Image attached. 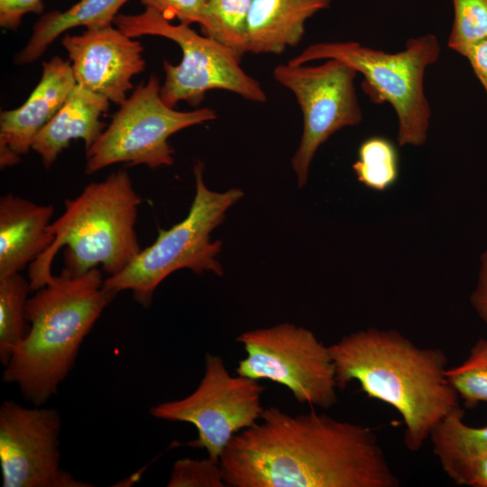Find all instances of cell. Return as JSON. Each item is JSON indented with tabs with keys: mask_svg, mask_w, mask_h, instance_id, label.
Listing matches in <instances>:
<instances>
[{
	"mask_svg": "<svg viewBox=\"0 0 487 487\" xmlns=\"http://www.w3.org/2000/svg\"><path fill=\"white\" fill-rule=\"evenodd\" d=\"M231 487H398L375 434L311 411L264 409L260 421L230 440L220 457Z\"/></svg>",
	"mask_w": 487,
	"mask_h": 487,
	"instance_id": "obj_1",
	"label": "cell"
},
{
	"mask_svg": "<svg viewBox=\"0 0 487 487\" xmlns=\"http://www.w3.org/2000/svg\"><path fill=\"white\" fill-rule=\"evenodd\" d=\"M328 348L337 389L357 381L369 398L395 409L410 451L419 450L436 426L460 407L439 348L419 347L396 330L377 328L351 333Z\"/></svg>",
	"mask_w": 487,
	"mask_h": 487,
	"instance_id": "obj_2",
	"label": "cell"
},
{
	"mask_svg": "<svg viewBox=\"0 0 487 487\" xmlns=\"http://www.w3.org/2000/svg\"><path fill=\"white\" fill-rule=\"evenodd\" d=\"M104 280L97 268L78 276L62 271L27 299L28 333L2 374L25 400L42 406L57 394L84 339L116 296Z\"/></svg>",
	"mask_w": 487,
	"mask_h": 487,
	"instance_id": "obj_3",
	"label": "cell"
},
{
	"mask_svg": "<svg viewBox=\"0 0 487 487\" xmlns=\"http://www.w3.org/2000/svg\"><path fill=\"white\" fill-rule=\"evenodd\" d=\"M141 202L124 170L88 184L75 198L66 199L64 213L49 225L52 244L30 264L31 290L52 281L51 264L63 246V271L72 276L98 265L109 276L124 271L142 251L135 232Z\"/></svg>",
	"mask_w": 487,
	"mask_h": 487,
	"instance_id": "obj_4",
	"label": "cell"
},
{
	"mask_svg": "<svg viewBox=\"0 0 487 487\" xmlns=\"http://www.w3.org/2000/svg\"><path fill=\"white\" fill-rule=\"evenodd\" d=\"M440 52L438 39L429 33L409 39L404 50L393 53L357 41L315 43L288 63L335 59L348 64L363 75V91L372 103H388L394 109L399 145L420 146L427 142L431 118L425 73L437 61Z\"/></svg>",
	"mask_w": 487,
	"mask_h": 487,
	"instance_id": "obj_5",
	"label": "cell"
},
{
	"mask_svg": "<svg viewBox=\"0 0 487 487\" xmlns=\"http://www.w3.org/2000/svg\"><path fill=\"white\" fill-rule=\"evenodd\" d=\"M203 168L200 161L194 165L196 193L186 218L168 230L160 228L152 244L142 250L124 271L104 280L106 289L115 294L131 290L137 303L149 308L159 284L178 270L223 275L216 259L222 243L211 242L210 234L224 222L226 211L244 192L239 188L210 190L203 179Z\"/></svg>",
	"mask_w": 487,
	"mask_h": 487,
	"instance_id": "obj_6",
	"label": "cell"
},
{
	"mask_svg": "<svg viewBox=\"0 0 487 487\" xmlns=\"http://www.w3.org/2000/svg\"><path fill=\"white\" fill-rule=\"evenodd\" d=\"M132 38L155 35L175 41L182 51L179 64L163 61L165 80L161 97L174 108L180 101L196 106L213 89L231 91L242 97L264 103L267 96L260 83L240 66L242 59L222 43L192 30L189 25L172 24L150 8L138 14H118L114 22Z\"/></svg>",
	"mask_w": 487,
	"mask_h": 487,
	"instance_id": "obj_7",
	"label": "cell"
},
{
	"mask_svg": "<svg viewBox=\"0 0 487 487\" xmlns=\"http://www.w3.org/2000/svg\"><path fill=\"white\" fill-rule=\"evenodd\" d=\"M160 91L159 78L152 75L120 104L110 124L86 150L87 174L118 162L152 169L172 165L174 150L169 137L216 118V111L208 107L177 111L162 101Z\"/></svg>",
	"mask_w": 487,
	"mask_h": 487,
	"instance_id": "obj_8",
	"label": "cell"
},
{
	"mask_svg": "<svg viewBox=\"0 0 487 487\" xmlns=\"http://www.w3.org/2000/svg\"><path fill=\"white\" fill-rule=\"evenodd\" d=\"M235 340L246 353L236 374L283 385L300 404L326 409L337 402L329 348L312 331L285 322L244 332Z\"/></svg>",
	"mask_w": 487,
	"mask_h": 487,
	"instance_id": "obj_9",
	"label": "cell"
},
{
	"mask_svg": "<svg viewBox=\"0 0 487 487\" xmlns=\"http://www.w3.org/2000/svg\"><path fill=\"white\" fill-rule=\"evenodd\" d=\"M263 390L259 381L231 375L222 357L207 353L204 375L195 391L185 398L152 406L150 414L192 424L198 437L188 445L205 449L208 457L219 462L233 436L261 418Z\"/></svg>",
	"mask_w": 487,
	"mask_h": 487,
	"instance_id": "obj_10",
	"label": "cell"
},
{
	"mask_svg": "<svg viewBox=\"0 0 487 487\" xmlns=\"http://www.w3.org/2000/svg\"><path fill=\"white\" fill-rule=\"evenodd\" d=\"M317 66L280 64L274 79L290 90L303 114V133L291 165L302 188L312 159L321 144L340 129L363 120L356 89L358 72L348 64L329 59Z\"/></svg>",
	"mask_w": 487,
	"mask_h": 487,
	"instance_id": "obj_11",
	"label": "cell"
},
{
	"mask_svg": "<svg viewBox=\"0 0 487 487\" xmlns=\"http://www.w3.org/2000/svg\"><path fill=\"white\" fill-rule=\"evenodd\" d=\"M61 418L51 408L0 406V465L4 487H91L60 466Z\"/></svg>",
	"mask_w": 487,
	"mask_h": 487,
	"instance_id": "obj_12",
	"label": "cell"
},
{
	"mask_svg": "<svg viewBox=\"0 0 487 487\" xmlns=\"http://www.w3.org/2000/svg\"><path fill=\"white\" fill-rule=\"evenodd\" d=\"M76 84L120 105L133 87L131 79L142 72V45L112 24L87 29L80 35L65 34Z\"/></svg>",
	"mask_w": 487,
	"mask_h": 487,
	"instance_id": "obj_13",
	"label": "cell"
},
{
	"mask_svg": "<svg viewBox=\"0 0 487 487\" xmlns=\"http://www.w3.org/2000/svg\"><path fill=\"white\" fill-rule=\"evenodd\" d=\"M76 80L70 61L55 56L42 63L41 78L18 108L0 114L1 169L19 162L31 149L38 133L62 107Z\"/></svg>",
	"mask_w": 487,
	"mask_h": 487,
	"instance_id": "obj_14",
	"label": "cell"
},
{
	"mask_svg": "<svg viewBox=\"0 0 487 487\" xmlns=\"http://www.w3.org/2000/svg\"><path fill=\"white\" fill-rule=\"evenodd\" d=\"M54 208L8 193L0 198V278L19 273L54 240Z\"/></svg>",
	"mask_w": 487,
	"mask_h": 487,
	"instance_id": "obj_15",
	"label": "cell"
},
{
	"mask_svg": "<svg viewBox=\"0 0 487 487\" xmlns=\"http://www.w3.org/2000/svg\"><path fill=\"white\" fill-rule=\"evenodd\" d=\"M109 99L79 85L73 87L67 100L33 140L32 149L49 169L70 141L82 139L89 149L106 129L100 120L109 109Z\"/></svg>",
	"mask_w": 487,
	"mask_h": 487,
	"instance_id": "obj_16",
	"label": "cell"
},
{
	"mask_svg": "<svg viewBox=\"0 0 487 487\" xmlns=\"http://www.w3.org/2000/svg\"><path fill=\"white\" fill-rule=\"evenodd\" d=\"M331 0H253L247 20V52L281 54L297 46L305 23Z\"/></svg>",
	"mask_w": 487,
	"mask_h": 487,
	"instance_id": "obj_17",
	"label": "cell"
},
{
	"mask_svg": "<svg viewBox=\"0 0 487 487\" xmlns=\"http://www.w3.org/2000/svg\"><path fill=\"white\" fill-rule=\"evenodd\" d=\"M129 0H79L65 11L53 10L34 24L24 48L16 55V64H28L39 59L47 48L66 31L85 26L101 28L113 24L120 8Z\"/></svg>",
	"mask_w": 487,
	"mask_h": 487,
	"instance_id": "obj_18",
	"label": "cell"
},
{
	"mask_svg": "<svg viewBox=\"0 0 487 487\" xmlns=\"http://www.w3.org/2000/svg\"><path fill=\"white\" fill-rule=\"evenodd\" d=\"M429 438L434 455L453 482L468 463L487 454V426L467 425L460 407L436 426Z\"/></svg>",
	"mask_w": 487,
	"mask_h": 487,
	"instance_id": "obj_19",
	"label": "cell"
},
{
	"mask_svg": "<svg viewBox=\"0 0 487 487\" xmlns=\"http://www.w3.org/2000/svg\"><path fill=\"white\" fill-rule=\"evenodd\" d=\"M30 281L20 273L0 278V361L5 367L29 327L25 317Z\"/></svg>",
	"mask_w": 487,
	"mask_h": 487,
	"instance_id": "obj_20",
	"label": "cell"
},
{
	"mask_svg": "<svg viewBox=\"0 0 487 487\" xmlns=\"http://www.w3.org/2000/svg\"><path fill=\"white\" fill-rule=\"evenodd\" d=\"M253 0H208L200 25L206 35L234 51L247 52V20Z\"/></svg>",
	"mask_w": 487,
	"mask_h": 487,
	"instance_id": "obj_21",
	"label": "cell"
},
{
	"mask_svg": "<svg viewBox=\"0 0 487 487\" xmlns=\"http://www.w3.org/2000/svg\"><path fill=\"white\" fill-rule=\"evenodd\" d=\"M353 170L360 183L384 191L395 185L400 174L399 152L395 144L383 136H372L359 146Z\"/></svg>",
	"mask_w": 487,
	"mask_h": 487,
	"instance_id": "obj_22",
	"label": "cell"
},
{
	"mask_svg": "<svg viewBox=\"0 0 487 487\" xmlns=\"http://www.w3.org/2000/svg\"><path fill=\"white\" fill-rule=\"evenodd\" d=\"M447 378L468 407L487 402V340L479 339L467 358L447 369Z\"/></svg>",
	"mask_w": 487,
	"mask_h": 487,
	"instance_id": "obj_23",
	"label": "cell"
},
{
	"mask_svg": "<svg viewBox=\"0 0 487 487\" xmlns=\"http://www.w3.org/2000/svg\"><path fill=\"white\" fill-rule=\"evenodd\" d=\"M454 19L447 46L459 53L487 39V0H452Z\"/></svg>",
	"mask_w": 487,
	"mask_h": 487,
	"instance_id": "obj_24",
	"label": "cell"
},
{
	"mask_svg": "<svg viewBox=\"0 0 487 487\" xmlns=\"http://www.w3.org/2000/svg\"><path fill=\"white\" fill-rule=\"evenodd\" d=\"M168 487H225L220 463L210 457L182 458L171 469Z\"/></svg>",
	"mask_w": 487,
	"mask_h": 487,
	"instance_id": "obj_25",
	"label": "cell"
},
{
	"mask_svg": "<svg viewBox=\"0 0 487 487\" xmlns=\"http://www.w3.org/2000/svg\"><path fill=\"white\" fill-rule=\"evenodd\" d=\"M145 8H150L168 20L177 18L180 23L201 24L208 0H140Z\"/></svg>",
	"mask_w": 487,
	"mask_h": 487,
	"instance_id": "obj_26",
	"label": "cell"
},
{
	"mask_svg": "<svg viewBox=\"0 0 487 487\" xmlns=\"http://www.w3.org/2000/svg\"><path fill=\"white\" fill-rule=\"evenodd\" d=\"M43 9L42 0H0V26L16 30L25 14H41Z\"/></svg>",
	"mask_w": 487,
	"mask_h": 487,
	"instance_id": "obj_27",
	"label": "cell"
},
{
	"mask_svg": "<svg viewBox=\"0 0 487 487\" xmlns=\"http://www.w3.org/2000/svg\"><path fill=\"white\" fill-rule=\"evenodd\" d=\"M459 54L468 60L487 95V39L467 45Z\"/></svg>",
	"mask_w": 487,
	"mask_h": 487,
	"instance_id": "obj_28",
	"label": "cell"
},
{
	"mask_svg": "<svg viewBox=\"0 0 487 487\" xmlns=\"http://www.w3.org/2000/svg\"><path fill=\"white\" fill-rule=\"evenodd\" d=\"M454 482L459 485L487 487V454L468 463Z\"/></svg>",
	"mask_w": 487,
	"mask_h": 487,
	"instance_id": "obj_29",
	"label": "cell"
},
{
	"mask_svg": "<svg viewBox=\"0 0 487 487\" xmlns=\"http://www.w3.org/2000/svg\"><path fill=\"white\" fill-rule=\"evenodd\" d=\"M478 282L470 301L479 317L487 323V249L481 256Z\"/></svg>",
	"mask_w": 487,
	"mask_h": 487,
	"instance_id": "obj_30",
	"label": "cell"
}]
</instances>
